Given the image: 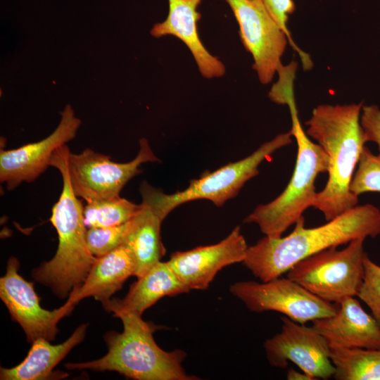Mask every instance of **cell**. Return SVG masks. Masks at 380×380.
<instances>
[{"label": "cell", "mask_w": 380, "mask_h": 380, "mask_svg": "<svg viewBox=\"0 0 380 380\" xmlns=\"http://www.w3.org/2000/svg\"><path fill=\"white\" fill-rule=\"evenodd\" d=\"M203 0H168V14L166 19L156 23L151 34L156 38L172 35L186 44L192 53L201 75L208 79L222 77L225 73L224 64L213 56L199 38L197 23L201 14L197 8Z\"/></svg>", "instance_id": "cell-16"}, {"label": "cell", "mask_w": 380, "mask_h": 380, "mask_svg": "<svg viewBox=\"0 0 380 380\" xmlns=\"http://www.w3.org/2000/svg\"><path fill=\"white\" fill-rule=\"evenodd\" d=\"M364 278L357 297L370 309L380 324V265L366 253L364 258Z\"/></svg>", "instance_id": "cell-25"}, {"label": "cell", "mask_w": 380, "mask_h": 380, "mask_svg": "<svg viewBox=\"0 0 380 380\" xmlns=\"http://www.w3.org/2000/svg\"><path fill=\"white\" fill-rule=\"evenodd\" d=\"M379 235L380 210L372 204L356 205L313 228L305 227L303 216L287 236H265L248 246L243 263L261 281H267L286 273L297 262L312 255L354 239Z\"/></svg>", "instance_id": "cell-1"}, {"label": "cell", "mask_w": 380, "mask_h": 380, "mask_svg": "<svg viewBox=\"0 0 380 380\" xmlns=\"http://www.w3.org/2000/svg\"><path fill=\"white\" fill-rule=\"evenodd\" d=\"M230 293L252 312L275 311L300 323L334 315L337 304L324 300L287 277L267 281H238Z\"/></svg>", "instance_id": "cell-9"}, {"label": "cell", "mask_w": 380, "mask_h": 380, "mask_svg": "<svg viewBox=\"0 0 380 380\" xmlns=\"http://www.w3.org/2000/svg\"><path fill=\"white\" fill-rule=\"evenodd\" d=\"M141 204H136L120 196L87 202L83 208L86 227H110L123 224L140 211Z\"/></svg>", "instance_id": "cell-22"}, {"label": "cell", "mask_w": 380, "mask_h": 380, "mask_svg": "<svg viewBox=\"0 0 380 380\" xmlns=\"http://www.w3.org/2000/svg\"><path fill=\"white\" fill-rule=\"evenodd\" d=\"M131 224L132 220L119 226L89 228L87 241L91 254L101 257L124 244Z\"/></svg>", "instance_id": "cell-24"}, {"label": "cell", "mask_w": 380, "mask_h": 380, "mask_svg": "<svg viewBox=\"0 0 380 380\" xmlns=\"http://www.w3.org/2000/svg\"><path fill=\"white\" fill-rule=\"evenodd\" d=\"M350 189L357 196L366 192H380V160L366 146L362 151Z\"/></svg>", "instance_id": "cell-23"}, {"label": "cell", "mask_w": 380, "mask_h": 380, "mask_svg": "<svg viewBox=\"0 0 380 380\" xmlns=\"http://www.w3.org/2000/svg\"><path fill=\"white\" fill-rule=\"evenodd\" d=\"M365 239H357L341 250L330 248L293 265L286 277L319 298L338 303L357 297L364 278Z\"/></svg>", "instance_id": "cell-7"}, {"label": "cell", "mask_w": 380, "mask_h": 380, "mask_svg": "<svg viewBox=\"0 0 380 380\" xmlns=\"http://www.w3.org/2000/svg\"><path fill=\"white\" fill-rule=\"evenodd\" d=\"M19 267L18 259L10 258L6 274L0 279V298L13 320L23 328L27 342L32 343L39 338L54 341L58 332L59 321L70 315L76 304L68 298L59 308L44 309L34 284L19 274Z\"/></svg>", "instance_id": "cell-11"}, {"label": "cell", "mask_w": 380, "mask_h": 380, "mask_svg": "<svg viewBox=\"0 0 380 380\" xmlns=\"http://www.w3.org/2000/svg\"><path fill=\"white\" fill-rule=\"evenodd\" d=\"M362 103L321 104L306 121L307 134L329 158L328 180L316 194L312 207L327 221L357 205L358 196L350 186L367 141L360 123Z\"/></svg>", "instance_id": "cell-2"}, {"label": "cell", "mask_w": 380, "mask_h": 380, "mask_svg": "<svg viewBox=\"0 0 380 380\" xmlns=\"http://www.w3.org/2000/svg\"><path fill=\"white\" fill-rule=\"evenodd\" d=\"M312 327L329 346L343 348H380V324L355 297L337 303L336 312L312 321Z\"/></svg>", "instance_id": "cell-15"}, {"label": "cell", "mask_w": 380, "mask_h": 380, "mask_svg": "<svg viewBox=\"0 0 380 380\" xmlns=\"http://www.w3.org/2000/svg\"><path fill=\"white\" fill-rule=\"evenodd\" d=\"M80 124L72 107L67 105L61 113L59 125L49 136L17 148L1 149V182L12 190L23 182L35 180L50 166L54 152L75 138Z\"/></svg>", "instance_id": "cell-13"}, {"label": "cell", "mask_w": 380, "mask_h": 380, "mask_svg": "<svg viewBox=\"0 0 380 380\" xmlns=\"http://www.w3.org/2000/svg\"><path fill=\"white\" fill-rule=\"evenodd\" d=\"M360 123L367 141L376 144L380 160V108L375 105L362 106Z\"/></svg>", "instance_id": "cell-27"}, {"label": "cell", "mask_w": 380, "mask_h": 380, "mask_svg": "<svg viewBox=\"0 0 380 380\" xmlns=\"http://www.w3.org/2000/svg\"><path fill=\"white\" fill-rule=\"evenodd\" d=\"M167 262L159 261L137 278L125 298L110 299L103 308L113 313L127 312L141 316L143 312L165 296L189 292Z\"/></svg>", "instance_id": "cell-18"}, {"label": "cell", "mask_w": 380, "mask_h": 380, "mask_svg": "<svg viewBox=\"0 0 380 380\" xmlns=\"http://www.w3.org/2000/svg\"><path fill=\"white\" fill-rule=\"evenodd\" d=\"M141 204L124 243L133 257L137 278L160 261L165 253L160 235L163 220L146 202Z\"/></svg>", "instance_id": "cell-20"}, {"label": "cell", "mask_w": 380, "mask_h": 380, "mask_svg": "<svg viewBox=\"0 0 380 380\" xmlns=\"http://www.w3.org/2000/svg\"><path fill=\"white\" fill-rule=\"evenodd\" d=\"M148 141L139 140L136 157L127 163H116L110 156L87 148L80 153H67V168L75 195L87 202L120 196L129 179L141 172L140 166L157 162Z\"/></svg>", "instance_id": "cell-8"}, {"label": "cell", "mask_w": 380, "mask_h": 380, "mask_svg": "<svg viewBox=\"0 0 380 380\" xmlns=\"http://www.w3.org/2000/svg\"><path fill=\"white\" fill-rule=\"evenodd\" d=\"M281 319L280 331L263 345L269 364L285 368L290 361L315 379L334 377L335 368L327 340L312 326L306 327L286 316Z\"/></svg>", "instance_id": "cell-12"}, {"label": "cell", "mask_w": 380, "mask_h": 380, "mask_svg": "<svg viewBox=\"0 0 380 380\" xmlns=\"http://www.w3.org/2000/svg\"><path fill=\"white\" fill-rule=\"evenodd\" d=\"M291 131L279 134L262 144L250 156L229 163L213 172H204L198 179L190 181L189 186L172 194H165L146 182L140 187L142 201L148 203L164 220L181 204L197 199H207L221 207L235 197L244 184L259 174L260 163L278 149L291 143Z\"/></svg>", "instance_id": "cell-6"}, {"label": "cell", "mask_w": 380, "mask_h": 380, "mask_svg": "<svg viewBox=\"0 0 380 380\" xmlns=\"http://www.w3.org/2000/svg\"><path fill=\"white\" fill-rule=\"evenodd\" d=\"M248 248L238 226L221 241L186 251L175 252L167 262L189 291L203 290L208 287L222 268L243 262Z\"/></svg>", "instance_id": "cell-14"}, {"label": "cell", "mask_w": 380, "mask_h": 380, "mask_svg": "<svg viewBox=\"0 0 380 380\" xmlns=\"http://www.w3.org/2000/svg\"><path fill=\"white\" fill-rule=\"evenodd\" d=\"M113 315L121 319L123 331L105 334L108 353L96 360L67 363V369L117 372L137 380L197 379L182 367L186 357L183 350L167 352L157 345L153 336L154 325L131 312H116Z\"/></svg>", "instance_id": "cell-4"}, {"label": "cell", "mask_w": 380, "mask_h": 380, "mask_svg": "<svg viewBox=\"0 0 380 380\" xmlns=\"http://www.w3.org/2000/svg\"><path fill=\"white\" fill-rule=\"evenodd\" d=\"M239 24V35L253 59L260 82L267 84L282 65L289 38L268 12L262 0H224Z\"/></svg>", "instance_id": "cell-10"}, {"label": "cell", "mask_w": 380, "mask_h": 380, "mask_svg": "<svg viewBox=\"0 0 380 380\" xmlns=\"http://www.w3.org/2000/svg\"><path fill=\"white\" fill-rule=\"evenodd\" d=\"M336 380H380V348L330 346Z\"/></svg>", "instance_id": "cell-21"}, {"label": "cell", "mask_w": 380, "mask_h": 380, "mask_svg": "<svg viewBox=\"0 0 380 380\" xmlns=\"http://www.w3.org/2000/svg\"><path fill=\"white\" fill-rule=\"evenodd\" d=\"M268 12L278 23L280 27L287 35L289 44L296 49L302 61L305 68H310L312 63L308 56L304 53L293 42L290 32L287 27L289 15L295 11V4L293 0H262Z\"/></svg>", "instance_id": "cell-26"}, {"label": "cell", "mask_w": 380, "mask_h": 380, "mask_svg": "<svg viewBox=\"0 0 380 380\" xmlns=\"http://www.w3.org/2000/svg\"><path fill=\"white\" fill-rule=\"evenodd\" d=\"M286 379L288 380H315L312 376L305 373V372H298L295 369L291 368L286 374Z\"/></svg>", "instance_id": "cell-28"}, {"label": "cell", "mask_w": 380, "mask_h": 380, "mask_svg": "<svg viewBox=\"0 0 380 380\" xmlns=\"http://www.w3.org/2000/svg\"><path fill=\"white\" fill-rule=\"evenodd\" d=\"M287 105L291 118V132L297 143V156L291 178L276 198L257 206L244 220L256 224L267 236L280 237L295 224L303 213L312 207L316 197L315 182L319 174L328 172L329 158L317 143L303 130L297 110L293 89L286 91L281 98Z\"/></svg>", "instance_id": "cell-5"}, {"label": "cell", "mask_w": 380, "mask_h": 380, "mask_svg": "<svg viewBox=\"0 0 380 380\" xmlns=\"http://www.w3.org/2000/svg\"><path fill=\"white\" fill-rule=\"evenodd\" d=\"M68 151L66 145L62 146L50 161V166L57 168L63 179L62 191L50 217L58 234V248L51 260L32 272L36 281L49 287L61 299L84 282L96 260L87 245L84 207L70 181L66 163Z\"/></svg>", "instance_id": "cell-3"}, {"label": "cell", "mask_w": 380, "mask_h": 380, "mask_svg": "<svg viewBox=\"0 0 380 380\" xmlns=\"http://www.w3.org/2000/svg\"><path fill=\"white\" fill-rule=\"evenodd\" d=\"M87 324L80 325L63 343L52 345L45 338L32 342L27 355L19 365L0 369L1 380H44L49 379L53 368L84 340Z\"/></svg>", "instance_id": "cell-19"}, {"label": "cell", "mask_w": 380, "mask_h": 380, "mask_svg": "<svg viewBox=\"0 0 380 380\" xmlns=\"http://www.w3.org/2000/svg\"><path fill=\"white\" fill-rule=\"evenodd\" d=\"M134 273L133 257L129 248L122 244L96 258L84 282L70 292L69 298L77 304L85 298L93 297L103 305Z\"/></svg>", "instance_id": "cell-17"}]
</instances>
